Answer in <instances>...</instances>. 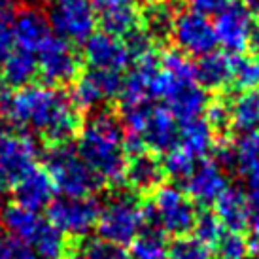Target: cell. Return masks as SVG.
Instances as JSON below:
<instances>
[{
    "instance_id": "cell-21",
    "label": "cell",
    "mask_w": 259,
    "mask_h": 259,
    "mask_svg": "<svg viewBox=\"0 0 259 259\" xmlns=\"http://www.w3.org/2000/svg\"><path fill=\"white\" fill-rule=\"evenodd\" d=\"M214 214L229 233H242L248 229V201L240 187L227 186V189L214 202Z\"/></svg>"
},
{
    "instance_id": "cell-23",
    "label": "cell",
    "mask_w": 259,
    "mask_h": 259,
    "mask_svg": "<svg viewBox=\"0 0 259 259\" xmlns=\"http://www.w3.org/2000/svg\"><path fill=\"white\" fill-rule=\"evenodd\" d=\"M38 74L36 55L25 50H14L2 63V81L6 87L23 89L32 83Z\"/></svg>"
},
{
    "instance_id": "cell-34",
    "label": "cell",
    "mask_w": 259,
    "mask_h": 259,
    "mask_svg": "<svg viewBox=\"0 0 259 259\" xmlns=\"http://www.w3.org/2000/svg\"><path fill=\"white\" fill-rule=\"evenodd\" d=\"M170 259H212V250L195 237H180L170 246Z\"/></svg>"
},
{
    "instance_id": "cell-25",
    "label": "cell",
    "mask_w": 259,
    "mask_h": 259,
    "mask_svg": "<svg viewBox=\"0 0 259 259\" xmlns=\"http://www.w3.org/2000/svg\"><path fill=\"white\" fill-rule=\"evenodd\" d=\"M231 127L238 133H253L259 127V93L244 91L229 102Z\"/></svg>"
},
{
    "instance_id": "cell-29",
    "label": "cell",
    "mask_w": 259,
    "mask_h": 259,
    "mask_svg": "<svg viewBox=\"0 0 259 259\" xmlns=\"http://www.w3.org/2000/svg\"><path fill=\"white\" fill-rule=\"evenodd\" d=\"M174 19H176V14H174L172 2H168V0H155L153 4L148 6L144 14V30L151 38H163L166 34H170Z\"/></svg>"
},
{
    "instance_id": "cell-24",
    "label": "cell",
    "mask_w": 259,
    "mask_h": 259,
    "mask_svg": "<svg viewBox=\"0 0 259 259\" xmlns=\"http://www.w3.org/2000/svg\"><path fill=\"white\" fill-rule=\"evenodd\" d=\"M180 148L193 155L195 159H202L214 150V129L210 127L206 119H195V121L180 125Z\"/></svg>"
},
{
    "instance_id": "cell-1",
    "label": "cell",
    "mask_w": 259,
    "mask_h": 259,
    "mask_svg": "<svg viewBox=\"0 0 259 259\" xmlns=\"http://www.w3.org/2000/svg\"><path fill=\"white\" fill-rule=\"evenodd\" d=\"M6 117L19 129L36 133L50 146L78 137L79 115L70 97L51 85H27L4 99Z\"/></svg>"
},
{
    "instance_id": "cell-42",
    "label": "cell",
    "mask_w": 259,
    "mask_h": 259,
    "mask_svg": "<svg viewBox=\"0 0 259 259\" xmlns=\"http://www.w3.org/2000/svg\"><path fill=\"white\" fill-rule=\"evenodd\" d=\"M14 259H38L36 253L30 250L29 246L21 244L17 240V246H15V252H14Z\"/></svg>"
},
{
    "instance_id": "cell-18",
    "label": "cell",
    "mask_w": 259,
    "mask_h": 259,
    "mask_svg": "<svg viewBox=\"0 0 259 259\" xmlns=\"http://www.w3.org/2000/svg\"><path fill=\"white\" fill-rule=\"evenodd\" d=\"M208 95L199 83H189L176 89L165 99V108L174 115V119L184 123L201 119L208 108Z\"/></svg>"
},
{
    "instance_id": "cell-17",
    "label": "cell",
    "mask_w": 259,
    "mask_h": 259,
    "mask_svg": "<svg viewBox=\"0 0 259 259\" xmlns=\"http://www.w3.org/2000/svg\"><path fill=\"white\" fill-rule=\"evenodd\" d=\"M2 227L8 231L10 237L19 240L21 244L34 248L46 229L50 227V222L44 220L38 212L23 208L19 204H8L2 210Z\"/></svg>"
},
{
    "instance_id": "cell-3",
    "label": "cell",
    "mask_w": 259,
    "mask_h": 259,
    "mask_svg": "<svg viewBox=\"0 0 259 259\" xmlns=\"http://www.w3.org/2000/svg\"><path fill=\"white\" fill-rule=\"evenodd\" d=\"M46 172L53 182V187L63 197L81 199L91 195L101 187V180L93 170L83 163L70 144L50 146L44 157Z\"/></svg>"
},
{
    "instance_id": "cell-2",
    "label": "cell",
    "mask_w": 259,
    "mask_h": 259,
    "mask_svg": "<svg viewBox=\"0 0 259 259\" xmlns=\"http://www.w3.org/2000/svg\"><path fill=\"white\" fill-rule=\"evenodd\" d=\"M76 151L101 184L117 186L125 182V133L119 119L112 114L95 112L85 125L79 127Z\"/></svg>"
},
{
    "instance_id": "cell-30",
    "label": "cell",
    "mask_w": 259,
    "mask_h": 259,
    "mask_svg": "<svg viewBox=\"0 0 259 259\" xmlns=\"http://www.w3.org/2000/svg\"><path fill=\"white\" fill-rule=\"evenodd\" d=\"M193 233L197 240H201L202 244H206L212 250L223 238L225 227L222 225V222L218 220L214 212L204 210V212H197V218H195L193 223Z\"/></svg>"
},
{
    "instance_id": "cell-28",
    "label": "cell",
    "mask_w": 259,
    "mask_h": 259,
    "mask_svg": "<svg viewBox=\"0 0 259 259\" xmlns=\"http://www.w3.org/2000/svg\"><path fill=\"white\" fill-rule=\"evenodd\" d=\"M231 85L240 93L259 87V57L237 55L231 59Z\"/></svg>"
},
{
    "instance_id": "cell-35",
    "label": "cell",
    "mask_w": 259,
    "mask_h": 259,
    "mask_svg": "<svg viewBox=\"0 0 259 259\" xmlns=\"http://www.w3.org/2000/svg\"><path fill=\"white\" fill-rule=\"evenodd\" d=\"M248 252L250 244L242 233H225L216 246L218 259H246Z\"/></svg>"
},
{
    "instance_id": "cell-8",
    "label": "cell",
    "mask_w": 259,
    "mask_h": 259,
    "mask_svg": "<svg viewBox=\"0 0 259 259\" xmlns=\"http://www.w3.org/2000/svg\"><path fill=\"white\" fill-rule=\"evenodd\" d=\"M123 76L119 72H108V70H89L74 79L72 91H70V102L74 108L81 112H93L101 104L117 99L123 89Z\"/></svg>"
},
{
    "instance_id": "cell-15",
    "label": "cell",
    "mask_w": 259,
    "mask_h": 259,
    "mask_svg": "<svg viewBox=\"0 0 259 259\" xmlns=\"http://www.w3.org/2000/svg\"><path fill=\"white\" fill-rule=\"evenodd\" d=\"M186 195L197 204L210 206L227 189V176L214 159H202L186 182Z\"/></svg>"
},
{
    "instance_id": "cell-46",
    "label": "cell",
    "mask_w": 259,
    "mask_h": 259,
    "mask_svg": "<svg viewBox=\"0 0 259 259\" xmlns=\"http://www.w3.org/2000/svg\"><path fill=\"white\" fill-rule=\"evenodd\" d=\"M4 121H6V112H4V99L0 97V131L4 127Z\"/></svg>"
},
{
    "instance_id": "cell-16",
    "label": "cell",
    "mask_w": 259,
    "mask_h": 259,
    "mask_svg": "<svg viewBox=\"0 0 259 259\" xmlns=\"http://www.w3.org/2000/svg\"><path fill=\"white\" fill-rule=\"evenodd\" d=\"M146 150L168 153L180 142V123L165 106H153L142 129Z\"/></svg>"
},
{
    "instance_id": "cell-12",
    "label": "cell",
    "mask_w": 259,
    "mask_h": 259,
    "mask_svg": "<svg viewBox=\"0 0 259 259\" xmlns=\"http://www.w3.org/2000/svg\"><path fill=\"white\" fill-rule=\"evenodd\" d=\"M38 144L25 133H0V170L10 186L36 168Z\"/></svg>"
},
{
    "instance_id": "cell-48",
    "label": "cell",
    "mask_w": 259,
    "mask_h": 259,
    "mask_svg": "<svg viewBox=\"0 0 259 259\" xmlns=\"http://www.w3.org/2000/svg\"><path fill=\"white\" fill-rule=\"evenodd\" d=\"M252 42H255V46H257V51H259V30H255V34H253Z\"/></svg>"
},
{
    "instance_id": "cell-5",
    "label": "cell",
    "mask_w": 259,
    "mask_h": 259,
    "mask_svg": "<svg viewBox=\"0 0 259 259\" xmlns=\"http://www.w3.org/2000/svg\"><path fill=\"white\" fill-rule=\"evenodd\" d=\"M144 229V210L131 193H119L101 208L97 231L101 240L117 248L129 246Z\"/></svg>"
},
{
    "instance_id": "cell-27",
    "label": "cell",
    "mask_w": 259,
    "mask_h": 259,
    "mask_svg": "<svg viewBox=\"0 0 259 259\" xmlns=\"http://www.w3.org/2000/svg\"><path fill=\"white\" fill-rule=\"evenodd\" d=\"M138 21H140L138 6L121 8V10H112V12L99 14V23L102 27V32L115 38H125L133 30H137Z\"/></svg>"
},
{
    "instance_id": "cell-31",
    "label": "cell",
    "mask_w": 259,
    "mask_h": 259,
    "mask_svg": "<svg viewBox=\"0 0 259 259\" xmlns=\"http://www.w3.org/2000/svg\"><path fill=\"white\" fill-rule=\"evenodd\" d=\"M197 159L193 155H189L184 148L176 146L174 150H170L168 153H165V159H163V172L168 174L172 180H180L186 182L189 178V174L193 172V168L197 166L195 163Z\"/></svg>"
},
{
    "instance_id": "cell-4",
    "label": "cell",
    "mask_w": 259,
    "mask_h": 259,
    "mask_svg": "<svg viewBox=\"0 0 259 259\" xmlns=\"http://www.w3.org/2000/svg\"><path fill=\"white\" fill-rule=\"evenodd\" d=\"M144 210V227H157L165 235L186 237L193 231L197 218L193 201L184 189L166 184L153 191V201L142 206Z\"/></svg>"
},
{
    "instance_id": "cell-41",
    "label": "cell",
    "mask_w": 259,
    "mask_h": 259,
    "mask_svg": "<svg viewBox=\"0 0 259 259\" xmlns=\"http://www.w3.org/2000/svg\"><path fill=\"white\" fill-rule=\"evenodd\" d=\"M15 246H17V240L10 237L8 231L0 223V259H14Z\"/></svg>"
},
{
    "instance_id": "cell-45",
    "label": "cell",
    "mask_w": 259,
    "mask_h": 259,
    "mask_svg": "<svg viewBox=\"0 0 259 259\" xmlns=\"http://www.w3.org/2000/svg\"><path fill=\"white\" fill-rule=\"evenodd\" d=\"M10 184H8V180H6V176H4V172H2V170H0V195H4L8 191V189H10Z\"/></svg>"
},
{
    "instance_id": "cell-13",
    "label": "cell",
    "mask_w": 259,
    "mask_h": 259,
    "mask_svg": "<svg viewBox=\"0 0 259 259\" xmlns=\"http://www.w3.org/2000/svg\"><path fill=\"white\" fill-rule=\"evenodd\" d=\"M83 59L93 70H108L119 74L133 61L125 42L106 32H95L83 42Z\"/></svg>"
},
{
    "instance_id": "cell-39",
    "label": "cell",
    "mask_w": 259,
    "mask_h": 259,
    "mask_svg": "<svg viewBox=\"0 0 259 259\" xmlns=\"http://www.w3.org/2000/svg\"><path fill=\"white\" fill-rule=\"evenodd\" d=\"M227 0H186V4L189 6V12H195L199 15H216L223 6H225Z\"/></svg>"
},
{
    "instance_id": "cell-26",
    "label": "cell",
    "mask_w": 259,
    "mask_h": 259,
    "mask_svg": "<svg viewBox=\"0 0 259 259\" xmlns=\"http://www.w3.org/2000/svg\"><path fill=\"white\" fill-rule=\"evenodd\" d=\"M233 166L240 174L252 178L259 174V133H246L233 144Z\"/></svg>"
},
{
    "instance_id": "cell-9",
    "label": "cell",
    "mask_w": 259,
    "mask_h": 259,
    "mask_svg": "<svg viewBox=\"0 0 259 259\" xmlns=\"http://www.w3.org/2000/svg\"><path fill=\"white\" fill-rule=\"evenodd\" d=\"M38 74L46 79V83L65 85L78 78L79 57L72 44L57 38L55 34L36 51Z\"/></svg>"
},
{
    "instance_id": "cell-36",
    "label": "cell",
    "mask_w": 259,
    "mask_h": 259,
    "mask_svg": "<svg viewBox=\"0 0 259 259\" xmlns=\"http://www.w3.org/2000/svg\"><path fill=\"white\" fill-rule=\"evenodd\" d=\"M123 42H125V46H127V50H129L133 59H140L153 51V38L144 29L133 30L131 34L125 36Z\"/></svg>"
},
{
    "instance_id": "cell-49",
    "label": "cell",
    "mask_w": 259,
    "mask_h": 259,
    "mask_svg": "<svg viewBox=\"0 0 259 259\" xmlns=\"http://www.w3.org/2000/svg\"><path fill=\"white\" fill-rule=\"evenodd\" d=\"M50 2H53V4H57V2H65V0H50Z\"/></svg>"
},
{
    "instance_id": "cell-37",
    "label": "cell",
    "mask_w": 259,
    "mask_h": 259,
    "mask_svg": "<svg viewBox=\"0 0 259 259\" xmlns=\"http://www.w3.org/2000/svg\"><path fill=\"white\" fill-rule=\"evenodd\" d=\"M246 201H248V227L253 229L255 235H259V174L248 178Z\"/></svg>"
},
{
    "instance_id": "cell-19",
    "label": "cell",
    "mask_w": 259,
    "mask_h": 259,
    "mask_svg": "<svg viewBox=\"0 0 259 259\" xmlns=\"http://www.w3.org/2000/svg\"><path fill=\"white\" fill-rule=\"evenodd\" d=\"M53 191L55 187L48 172L42 168H34L15 184V204L38 212L50 206V202L53 201Z\"/></svg>"
},
{
    "instance_id": "cell-32",
    "label": "cell",
    "mask_w": 259,
    "mask_h": 259,
    "mask_svg": "<svg viewBox=\"0 0 259 259\" xmlns=\"http://www.w3.org/2000/svg\"><path fill=\"white\" fill-rule=\"evenodd\" d=\"M68 255L72 259H127L123 248L108 244L104 240H85L78 248L72 246Z\"/></svg>"
},
{
    "instance_id": "cell-11",
    "label": "cell",
    "mask_w": 259,
    "mask_h": 259,
    "mask_svg": "<svg viewBox=\"0 0 259 259\" xmlns=\"http://www.w3.org/2000/svg\"><path fill=\"white\" fill-rule=\"evenodd\" d=\"M212 25L218 44H222L229 53L237 55H240L252 44L255 34L252 14L238 2H225Z\"/></svg>"
},
{
    "instance_id": "cell-44",
    "label": "cell",
    "mask_w": 259,
    "mask_h": 259,
    "mask_svg": "<svg viewBox=\"0 0 259 259\" xmlns=\"http://www.w3.org/2000/svg\"><path fill=\"white\" fill-rule=\"evenodd\" d=\"M250 244V252L253 253V257L259 259V235H253L252 242H248Z\"/></svg>"
},
{
    "instance_id": "cell-14",
    "label": "cell",
    "mask_w": 259,
    "mask_h": 259,
    "mask_svg": "<svg viewBox=\"0 0 259 259\" xmlns=\"http://www.w3.org/2000/svg\"><path fill=\"white\" fill-rule=\"evenodd\" d=\"M15 48L30 51L36 55V51L48 42L53 32L50 27L48 14L38 6H21L15 10L12 21Z\"/></svg>"
},
{
    "instance_id": "cell-38",
    "label": "cell",
    "mask_w": 259,
    "mask_h": 259,
    "mask_svg": "<svg viewBox=\"0 0 259 259\" xmlns=\"http://www.w3.org/2000/svg\"><path fill=\"white\" fill-rule=\"evenodd\" d=\"M206 123L210 127L216 131L227 129L231 125V115H229V101H214L208 102V108H206Z\"/></svg>"
},
{
    "instance_id": "cell-7",
    "label": "cell",
    "mask_w": 259,
    "mask_h": 259,
    "mask_svg": "<svg viewBox=\"0 0 259 259\" xmlns=\"http://www.w3.org/2000/svg\"><path fill=\"white\" fill-rule=\"evenodd\" d=\"M99 216L101 204L95 197H61L57 201H51L48 206V222L63 235H70L74 238L85 237L87 233H91V229L97 227Z\"/></svg>"
},
{
    "instance_id": "cell-40",
    "label": "cell",
    "mask_w": 259,
    "mask_h": 259,
    "mask_svg": "<svg viewBox=\"0 0 259 259\" xmlns=\"http://www.w3.org/2000/svg\"><path fill=\"white\" fill-rule=\"evenodd\" d=\"M91 4L97 10V15L112 10H121V8H133L138 6L137 0H91Z\"/></svg>"
},
{
    "instance_id": "cell-20",
    "label": "cell",
    "mask_w": 259,
    "mask_h": 259,
    "mask_svg": "<svg viewBox=\"0 0 259 259\" xmlns=\"http://www.w3.org/2000/svg\"><path fill=\"white\" fill-rule=\"evenodd\" d=\"M163 165L148 151L138 153L127 161L125 182L135 193H153L159 186H163Z\"/></svg>"
},
{
    "instance_id": "cell-10",
    "label": "cell",
    "mask_w": 259,
    "mask_h": 259,
    "mask_svg": "<svg viewBox=\"0 0 259 259\" xmlns=\"http://www.w3.org/2000/svg\"><path fill=\"white\" fill-rule=\"evenodd\" d=\"M170 34L180 53L197 59L212 53L218 46L214 25L208 21V17L189 10L176 14Z\"/></svg>"
},
{
    "instance_id": "cell-6",
    "label": "cell",
    "mask_w": 259,
    "mask_h": 259,
    "mask_svg": "<svg viewBox=\"0 0 259 259\" xmlns=\"http://www.w3.org/2000/svg\"><path fill=\"white\" fill-rule=\"evenodd\" d=\"M51 32L70 44H81L95 34L97 10L91 0H65L53 4L48 14Z\"/></svg>"
},
{
    "instance_id": "cell-43",
    "label": "cell",
    "mask_w": 259,
    "mask_h": 259,
    "mask_svg": "<svg viewBox=\"0 0 259 259\" xmlns=\"http://www.w3.org/2000/svg\"><path fill=\"white\" fill-rule=\"evenodd\" d=\"M242 6L252 14V17L259 19V0H242Z\"/></svg>"
},
{
    "instance_id": "cell-33",
    "label": "cell",
    "mask_w": 259,
    "mask_h": 259,
    "mask_svg": "<svg viewBox=\"0 0 259 259\" xmlns=\"http://www.w3.org/2000/svg\"><path fill=\"white\" fill-rule=\"evenodd\" d=\"M14 0H0V66L14 51V32H12V21L15 14Z\"/></svg>"
},
{
    "instance_id": "cell-22",
    "label": "cell",
    "mask_w": 259,
    "mask_h": 259,
    "mask_svg": "<svg viewBox=\"0 0 259 259\" xmlns=\"http://www.w3.org/2000/svg\"><path fill=\"white\" fill-rule=\"evenodd\" d=\"M195 78L204 91H218L227 87L231 83V57L218 51L201 57L195 65Z\"/></svg>"
},
{
    "instance_id": "cell-47",
    "label": "cell",
    "mask_w": 259,
    "mask_h": 259,
    "mask_svg": "<svg viewBox=\"0 0 259 259\" xmlns=\"http://www.w3.org/2000/svg\"><path fill=\"white\" fill-rule=\"evenodd\" d=\"M144 259H170L168 253H161V255H153V257H144Z\"/></svg>"
}]
</instances>
